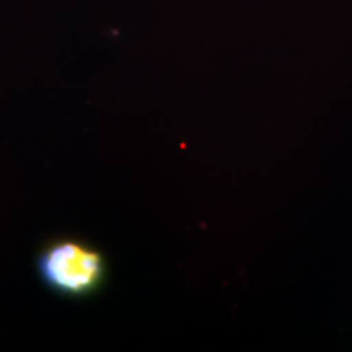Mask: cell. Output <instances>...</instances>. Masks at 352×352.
I'll return each instance as SVG.
<instances>
[{
  "label": "cell",
  "instance_id": "6da1fadb",
  "mask_svg": "<svg viewBox=\"0 0 352 352\" xmlns=\"http://www.w3.org/2000/svg\"><path fill=\"white\" fill-rule=\"evenodd\" d=\"M38 272L51 290L69 297L98 292L107 280V261L98 250L77 240L52 241L39 253Z\"/></svg>",
  "mask_w": 352,
  "mask_h": 352
}]
</instances>
